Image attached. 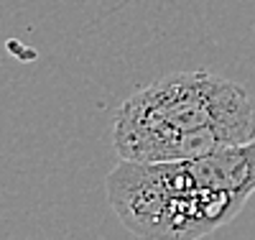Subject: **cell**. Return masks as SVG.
Instances as JSON below:
<instances>
[{"label":"cell","mask_w":255,"mask_h":240,"mask_svg":"<svg viewBox=\"0 0 255 240\" xmlns=\"http://www.w3.org/2000/svg\"><path fill=\"white\" fill-rule=\"evenodd\" d=\"M255 194V138L184 161H128L108 177V200L140 240H202L232 223Z\"/></svg>","instance_id":"cell-1"},{"label":"cell","mask_w":255,"mask_h":240,"mask_svg":"<svg viewBox=\"0 0 255 240\" xmlns=\"http://www.w3.org/2000/svg\"><path fill=\"white\" fill-rule=\"evenodd\" d=\"M255 138V107L238 82L215 72H174L128 97L113 118L120 159L184 161Z\"/></svg>","instance_id":"cell-2"}]
</instances>
